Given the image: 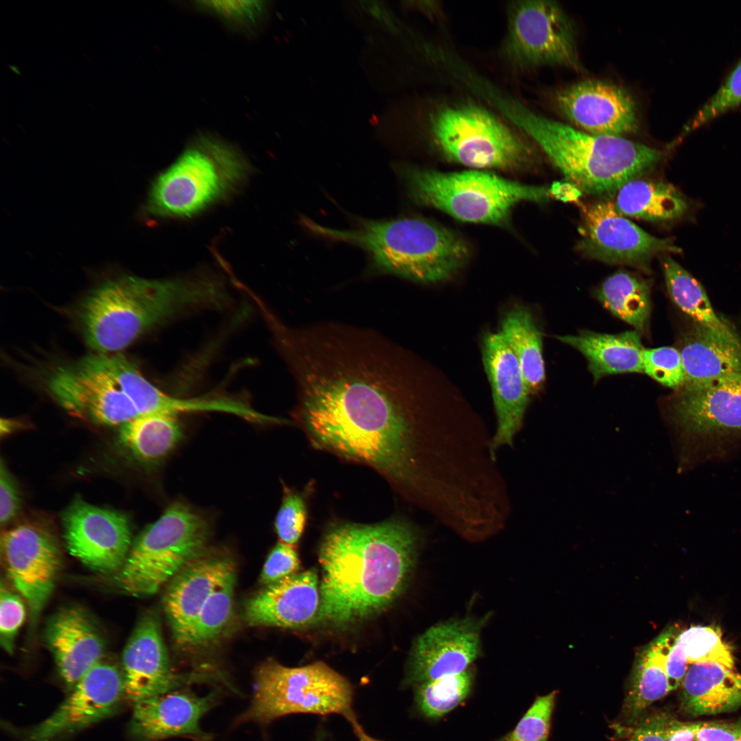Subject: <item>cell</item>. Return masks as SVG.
<instances>
[{"label":"cell","mask_w":741,"mask_h":741,"mask_svg":"<svg viewBox=\"0 0 741 741\" xmlns=\"http://www.w3.org/2000/svg\"><path fill=\"white\" fill-rule=\"evenodd\" d=\"M183 436L176 416L148 414L121 426V442L140 461L158 463L169 456Z\"/></svg>","instance_id":"cell-32"},{"label":"cell","mask_w":741,"mask_h":741,"mask_svg":"<svg viewBox=\"0 0 741 741\" xmlns=\"http://www.w3.org/2000/svg\"><path fill=\"white\" fill-rule=\"evenodd\" d=\"M681 685L682 708L692 716L728 712L741 705V675L717 663L690 664Z\"/></svg>","instance_id":"cell-27"},{"label":"cell","mask_w":741,"mask_h":741,"mask_svg":"<svg viewBox=\"0 0 741 741\" xmlns=\"http://www.w3.org/2000/svg\"><path fill=\"white\" fill-rule=\"evenodd\" d=\"M580 233L576 249L583 256L646 272H650L655 257L681 253L672 238L646 232L620 213L610 200L584 207Z\"/></svg>","instance_id":"cell-12"},{"label":"cell","mask_w":741,"mask_h":741,"mask_svg":"<svg viewBox=\"0 0 741 741\" xmlns=\"http://www.w3.org/2000/svg\"><path fill=\"white\" fill-rule=\"evenodd\" d=\"M45 638L69 691L104 656L102 633L88 614L78 607L58 611L47 624Z\"/></svg>","instance_id":"cell-25"},{"label":"cell","mask_w":741,"mask_h":741,"mask_svg":"<svg viewBox=\"0 0 741 741\" xmlns=\"http://www.w3.org/2000/svg\"><path fill=\"white\" fill-rule=\"evenodd\" d=\"M47 387L71 414L99 424L122 426L139 416L130 400L92 355L58 367L49 377Z\"/></svg>","instance_id":"cell-17"},{"label":"cell","mask_w":741,"mask_h":741,"mask_svg":"<svg viewBox=\"0 0 741 741\" xmlns=\"http://www.w3.org/2000/svg\"><path fill=\"white\" fill-rule=\"evenodd\" d=\"M307 509L302 495L283 486V496L274 519V528L280 541L295 546L305 528Z\"/></svg>","instance_id":"cell-43"},{"label":"cell","mask_w":741,"mask_h":741,"mask_svg":"<svg viewBox=\"0 0 741 741\" xmlns=\"http://www.w3.org/2000/svg\"><path fill=\"white\" fill-rule=\"evenodd\" d=\"M504 53L520 68L545 64L579 67L571 23L554 1L510 3Z\"/></svg>","instance_id":"cell-11"},{"label":"cell","mask_w":741,"mask_h":741,"mask_svg":"<svg viewBox=\"0 0 741 741\" xmlns=\"http://www.w3.org/2000/svg\"><path fill=\"white\" fill-rule=\"evenodd\" d=\"M482 357L497 419L491 443L496 456L499 449L513 445L532 395L515 354L499 331L484 334Z\"/></svg>","instance_id":"cell-19"},{"label":"cell","mask_w":741,"mask_h":741,"mask_svg":"<svg viewBox=\"0 0 741 741\" xmlns=\"http://www.w3.org/2000/svg\"><path fill=\"white\" fill-rule=\"evenodd\" d=\"M400 171L414 200L467 222L499 225L517 204L543 202L551 197L550 187L524 185L483 171Z\"/></svg>","instance_id":"cell-8"},{"label":"cell","mask_w":741,"mask_h":741,"mask_svg":"<svg viewBox=\"0 0 741 741\" xmlns=\"http://www.w3.org/2000/svg\"><path fill=\"white\" fill-rule=\"evenodd\" d=\"M741 106V57L718 90L697 111L683 131L688 133Z\"/></svg>","instance_id":"cell-40"},{"label":"cell","mask_w":741,"mask_h":741,"mask_svg":"<svg viewBox=\"0 0 741 741\" xmlns=\"http://www.w3.org/2000/svg\"><path fill=\"white\" fill-rule=\"evenodd\" d=\"M320 603L316 569L296 573L265 587L244 605L251 626L297 628L316 620Z\"/></svg>","instance_id":"cell-24"},{"label":"cell","mask_w":741,"mask_h":741,"mask_svg":"<svg viewBox=\"0 0 741 741\" xmlns=\"http://www.w3.org/2000/svg\"><path fill=\"white\" fill-rule=\"evenodd\" d=\"M5 573L30 608L35 621L50 598L62 565L58 543L43 526L25 522L1 534Z\"/></svg>","instance_id":"cell-14"},{"label":"cell","mask_w":741,"mask_h":741,"mask_svg":"<svg viewBox=\"0 0 741 741\" xmlns=\"http://www.w3.org/2000/svg\"><path fill=\"white\" fill-rule=\"evenodd\" d=\"M227 299L224 286L207 276L156 280L125 275L91 292L79 318L89 346L107 354L160 324L196 309L220 307Z\"/></svg>","instance_id":"cell-3"},{"label":"cell","mask_w":741,"mask_h":741,"mask_svg":"<svg viewBox=\"0 0 741 741\" xmlns=\"http://www.w3.org/2000/svg\"><path fill=\"white\" fill-rule=\"evenodd\" d=\"M681 388L670 413L686 439L711 445L741 436V373Z\"/></svg>","instance_id":"cell-13"},{"label":"cell","mask_w":741,"mask_h":741,"mask_svg":"<svg viewBox=\"0 0 741 741\" xmlns=\"http://www.w3.org/2000/svg\"><path fill=\"white\" fill-rule=\"evenodd\" d=\"M551 196L563 202H574L582 195V191L570 182H555L550 187Z\"/></svg>","instance_id":"cell-51"},{"label":"cell","mask_w":741,"mask_h":741,"mask_svg":"<svg viewBox=\"0 0 741 741\" xmlns=\"http://www.w3.org/2000/svg\"><path fill=\"white\" fill-rule=\"evenodd\" d=\"M613 203L624 216L661 223L680 221L693 210L692 202L672 185L639 178L624 184Z\"/></svg>","instance_id":"cell-29"},{"label":"cell","mask_w":741,"mask_h":741,"mask_svg":"<svg viewBox=\"0 0 741 741\" xmlns=\"http://www.w3.org/2000/svg\"><path fill=\"white\" fill-rule=\"evenodd\" d=\"M212 692L199 696L186 690H174L133 706L130 731L139 741H161L186 737L193 741H215L200 727L202 717L217 703Z\"/></svg>","instance_id":"cell-22"},{"label":"cell","mask_w":741,"mask_h":741,"mask_svg":"<svg viewBox=\"0 0 741 741\" xmlns=\"http://www.w3.org/2000/svg\"><path fill=\"white\" fill-rule=\"evenodd\" d=\"M481 626L467 618L429 628L412 646L405 682L415 685L468 669L480 654Z\"/></svg>","instance_id":"cell-18"},{"label":"cell","mask_w":741,"mask_h":741,"mask_svg":"<svg viewBox=\"0 0 741 741\" xmlns=\"http://www.w3.org/2000/svg\"><path fill=\"white\" fill-rule=\"evenodd\" d=\"M679 640L689 665L714 662L734 670L731 648L722 641L720 628L711 626H692L681 630Z\"/></svg>","instance_id":"cell-38"},{"label":"cell","mask_w":741,"mask_h":741,"mask_svg":"<svg viewBox=\"0 0 741 741\" xmlns=\"http://www.w3.org/2000/svg\"><path fill=\"white\" fill-rule=\"evenodd\" d=\"M64 537L71 555L93 570L119 572L130 552L127 517L76 497L62 514Z\"/></svg>","instance_id":"cell-16"},{"label":"cell","mask_w":741,"mask_h":741,"mask_svg":"<svg viewBox=\"0 0 741 741\" xmlns=\"http://www.w3.org/2000/svg\"><path fill=\"white\" fill-rule=\"evenodd\" d=\"M235 584V570H233L214 589L203 604L183 646H207L225 633L233 616Z\"/></svg>","instance_id":"cell-36"},{"label":"cell","mask_w":741,"mask_h":741,"mask_svg":"<svg viewBox=\"0 0 741 741\" xmlns=\"http://www.w3.org/2000/svg\"><path fill=\"white\" fill-rule=\"evenodd\" d=\"M263 1H197L194 7L207 12L231 28L252 32L267 15L268 5Z\"/></svg>","instance_id":"cell-39"},{"label":"cell","mask_w":741,"mask_h":741,"mask_svg":"<svg viewBox=\"0 0 741 741\" xmlns=\"http://www.w3.org/2000/svg\"><path fill=\"white\" fill-rule=\"evenodd\" d=\"M643 373L670 388H681L685 381L680 352L672 346L645 349Z\"/></svg>","instance_id":"cell-42"},{"label":"cell","mask_w":741,"mask_h":741,"mask_svg":"<svg viewBox=\"0 0 741 741\" xmlns=\"http://www.w3.org/2000/svg\"><path fill=\"white\" fill-rule=\"evenodd\" d=\"M25 607L21 596L10 590L1 580L0 644L7 653L14 652L15 638L25 621Z\"/></svg>","instance_id":"cell-44"},{"label":"cell","mask_w":741,"mask_h":741,"mask_svg":"<svg viewBox=\"0 0 741 741\" xmlns=\"http://www.w3.org/2000/svg\"><path fill=\"white\" fill-rule=\"evenodd\" d=\"M482 99L530 137L582 192L607 196L653 168L663 153L622 137L595 135L539 115L495 86Z\"/></svg>","instance_id":"cell-4"},{"label":"cell","mask_w":741,"mask_h":741,"mask_svg":"<svg viewBox=\"0 0 741 741\" xmlns=\"http://www.w3.org/2000/svg\"><path fill=\"white\" fill-rule=\"evenodd\" d=\"M300 560L295 546L278 542L270 552L261 570L259 582L266 586L296 573Z\"/></svg>","instance_id":"cell-45"},{"label":"cell","mask_w":741,"mask_h":741,"mask_svg":"<svg viewBox=\"0 0 741 741\" xmlns=\"http://www.w3.org/2000/svg\"><path fill=\"white\" fill-rule=\"evenodd\" d=\"M254 681L252 699L239 723L267 724L292 714H336L347 720L359 741H379L358 721L350 683L324 662L290 668L269 659L255 669Z\"/></svg>","instance_id":"cell-7"},{"label":"cell","mask_w":741,"mask_h":741,"mask_svg":"<svg viewBox=\"0 0 741 741\" xmlns=\"http://www.w3.org/2000/svg\"><path fill=\"white\" fill-rule=\"evenodd\" d=\"M672 721L663 715L647 718L626 741H668Z\"/></svg>","instance_id":"cell-47"},{"label":"cell","mask_w":741,"mask_h":741,"mask_svg":"<svg viewBox=\"0 0 741 741\" xmlns=\"http://www.w3.org/2000/svg\"><path fill=\"white\" fill-rule=\"evenodd\" d=\"M499 332L515 354L530 393L537 394L543 386L545 369L541 333L532 312L523 305L510 309Z\"/></svg>","instance_id":"cell-31"},{"label":"cell","mask_w":741,"mask_h":741,"mask_svg":"<svg viewBox=\"0 0 741 741\" xmlns=\"http://www.w3.org/2000/svg\"><path fill=\"white\" fill-rule=\"evenodd\" d=\"M698 741H736L737 725L720 722L698 723Z\"/></svg>","instance_id":"cell-49"},{"label":"cell","mask_w":741,"mask_h":741,"mask_svg":"<svg viewBox=\"0 0 741 741\" xmlns=\"http://www.w3.org/2000/svg\"><path fill=\"white\" fill-rule=\"evenodd\" d=\"M597 298L611 313L637 332L647 330L651 303L646 281L626 272H618L602 283Z\"/></svg>","instance_id":"cell-34"},{"label":"cell","mask_w":741,"mask_h":741,"mask_svg":"<svg viewBox=\"0 0 741 741\" xmlns=\"http://www.w3.org/2000/svg\"><path fill=\"white\" fill-rule=\"evenodd\" d=\"M474 671H464L415 685L414 698L419 711L436 720L460 705L469 696L474 683Z\"/></svg>","instance_id":"cell-37"},{"label":"cell","mask_w":741,"mask_h":741,"mask_svg":"<svg viewBox=\"0 0 741 741\" xmlns=\"http://www.w3.org/2000/svg\"><path fill=\"white\" fill-rule=\"evenodd\" d=\"M21 506V497L16 484L1 461L0 467V523L1 526L12 520Z\"/></svg>","instance_id":"cell-46"},{"label":"cell","mask_w":741,"mask_h":741,"mask_svg":"<svg viewBox=\"0 0 741 741\" xmlns=\"http://www.w3.org/2000/svg\"><path fill=\"white\" fill-rule=\"evenodd\" d=\"M233 570L234 564L227 555L205 550L168 582L163 607L177 644L184 645L203 604L214 589Z\"/></svg>","instance_id":"cell-23"},{"label":"cell","mask_w":741,"mask_h":741,"mask_svg":"<svg viewBox=\"0 0 741 741\" xmlns=\"http://www.w3.org/2000/svg\"><path fill=\"white\" fill-rule=\"evenodd\" d=\"M681 631L678 626H670L637 651L625 702L631 716H637L670 692L666 659Z\"/></svg>","instance_id":"cell-30"},{"label":"cell","mask_w":741,"mask_h":741,"mask_svg":"<svg viewBox=\"0 0 741 741\" xmlns=\"http://www.w3.org/2000/svg\"><path fill=\"white\" fill-rule=\"evenodd\" d=\"M124 694L133 705L177 690L184 680L172 670L160 621L154 611L137 622L122 652Z\"/></svg>","instance_id":"cell-20"},{"label":"cell","mask_w":741,"mask_h":741,"mask_svg":"<svg viewBox=\"0 0 741 741\" xmlns=\"http://www.w3.org/2000/svg\"><path fill=\"white\" fill-rule=\"evenodd\" d=\"M316 741H320V740L318 738V740Z\"/></svg>","instance_id":"cell-53"},{"label":"cell","mask_w":741,"mask_h":741,"mask_svg":"<svg viewBox=\"0 0 741 741\" xmlns=\"http://www.w3.org/2000/svg\"><path fill=\"white\" fill-rule=\"evenodd\" d=\"M681 354L685 384L741 373V342L696 323L683 337Z\"/></svg>","instance_id":"cell-28"},{"label":"cell","mask_w":741,"mask_h":741,"mask_svg":"<svg viewBox=\"0 0 741 741\" xmlns=\"http://www.w3.org/2000/svg\"><path fill=\"white\" fill-rule=\"evenodd\" d=\"M124 697L122 671L104 658L69 691L48 718L25 730L24 741H55L110 716Z\"/></svg>","instance_id":"cell-15"},{"label":"cell","mask_w":741,"mask_h":741,"mask_svg":"<svg viewBox=\"0 0 741 741\" xmlns=\"http://www.w3.org/2000/svg\"><path fill=\"white\" fill-rule=\"evenodd\" d=\"M250 172L247 159L235 145L199 132L156 178L145 209L163 218L193 217L236 192Z\"/></svg>","instance_id":"cell-6"},{"label":"cell","mask_w":741,"mask_h":741,"mask_svg":"<svg viewBox=\"0 0 741 741\" xmlns=\"http://www.w3.org/2000/svg\"><path fill=\"white\" fill-rule=\"evenodd\" d=\"M92 357L130 400L139 416L165 412L168 394L150 383L125 356L100 353Z\"/></svg>","instance_id":"cell-35"},{"label":"cell","mask_w":741,"mask_h":741,"mask_svg":"<svg viewBox=\"0 0 741 741\" xmlns=\"http://www.w3.org/2000/svg\"><path fill=\"white\" fill-rule=\"evenodd\" d=\"M209 528L207 519L190 506L172 502L132 543L118 572L120 587L137 597L156 593L205 551Z\"/></svg>","instance_id":"cell-9"},{"label":"cell","mask_w":741,"mask_h":741,"mask_svg":"<svg viewBox=\"0 0 741 741\" xmlns=\"http://www.w3.org/2000/svg\"><path fill=\"white\" fill-rule=\"evenodd\" d=\"M560 111L587 133L621 137L637 128L635 104L623 89L600 80H585L561 90Z\"/></svg>","instance_id":"cell-21"},{"label":"cell","mask_w":741,"mask_h":741,"mask_svg":"<svg viewBox=\"0 0 741 741\" xmlns=\"http://www.w3.org/2000/svg\"><path fill=\"white\" fill-rule=\"evenodd\" d=\"M396 351L373 331L325 323L296 332L282 355L296 383V416L313 443L404 488L436 460L445 434L416 415Z\"/></svg>","instance_id":"cell-1"},{"label":"cell","mask_w":741,"mask_h":741,"mask_svg":"<svg viewBox=\"0 0 741 741\" xmlns=\"http://www.w3.org/2000/svg\"><path fill=\"white\" fill-rule=\"evenodd\" d=\"M421 539L419 529L401 519L330 528L318 551L322 576L316 621L346 626L388 608L406 586Z\"/></svg>","instance_id":"cell-2"},{"label":"cell","mask_w":741,"mask_h":741,"mask_svg":"<svg viewBox=\"0 0 741 741\" xmlns=\"http://www.w3.org/2000/svg\"><path fill=\"white\" fill-rule=\"evenodd\" d=\"M556 694L537 696L515 728L495 741H548Z\"/></svg>","instance_id":"cell-41"},{"label":"cell","mask_w":741,"mask_h":741,"mask_svg":"<svg viewBox=\"0 0 741 741\" xmlns=\"http://www.w3.org/2000/svg\"><path fill=\"white\" fill-rule=\"evenodd\" d=\"M318 235L363 248L379 270L416 282L449 279L466 263L465 243L451 231L415 217L361 220L355 228L338 230L303 218Z\"/></svg>","instance_id":"cell-5"},{"label":"cell","mask_w":741,"mask_h":741,"mask_svg":"<svg viewBox=\"0 0 741 741\" xmlns=\"http://www.w3.org/2000/svg\"><path fill=\"white\" fill-rule=\"evenodd\" d=\"M737 725V735L736 741H741V722Z\"/></svg>","instance_id":"cell-52"},{"label":"cell","mask_w":741,"mask_h":741,"mask_svg":"<svg viewBox=\"0 0 741 741\" xmlns=\"http://www.w3.org/2000/svg\"><path fill=\"white\" fill-rule=\"evenodd\" d=\"M668 292L673 302L696 323L740 340L715 313L702 285L670 255L661 256Z\"/></svg>","instance_id":"cell-33"},{"label":"cell","mask_w":741,"mask_h":741,"mask_svg":"<svg viewBox=\"0 0 741 741\" xmlns=\"http://www.w3.org/2000/svg\"><path fill=\"white\" fill-rule=\"evenodd\" d=\"M688 667L686 655L678 637L666 659V672L670 691L681 685Z\"/></svg>","instance_id":"cell-48"},{"label":"cell","mask_w":741,"mask_h":741,"mask_svg":"<svg viewBox=\"0 0 741 741\" xmlns=\"http://www.w3.org/2000/svg\"><path fill=\"white\" fill-rule=\"evenodd\" d=\"M556 338L585 356L595 380L608 375L643 373L645 348L635 330L617 334L581 331Z\"/></svg>","instance_id":"cell-26"},{"label":"cell","mask_w":741,"mask_h":741,"mask_svg":"<svg viewBox=\"0 0 741 741\" xmlns=\"http://www.w3.org/2000/svg\"><path fill=\"white\" fill-rule=\"evenodd\" d=\"M440 150L450 160L477 168L512 169L534 159L530 146L504 121L483 106H444L430 119Z\"/></svg>","instance_id":"cell-10"},{"label":"cell","mask_w":741,"mask_h":741,"mask_svg":"<svg viewBox=\"0 0 741 741\" xmlns=\"http://www.w3.org/2000/svg\"><path fill=\"white\" fill-rule=\"evenodd\" d=\"M697 725L698 723H682L672 720L668 741H698Z\"/></svg>","instance_id":"cell-50"}]
</instances>
